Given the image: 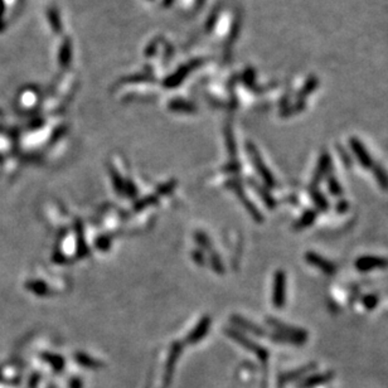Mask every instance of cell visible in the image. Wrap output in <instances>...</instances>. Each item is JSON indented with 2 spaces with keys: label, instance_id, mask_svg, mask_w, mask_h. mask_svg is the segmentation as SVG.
Segmentation results:
<instances>
[{
  "label": "cell",
  "instance_id": "1",
  "mask_svg": "<svg viewBox=\"0 0 388 388\" xmlns=\"http://www.w3.org/2000/svg\"><path fill=\"white\" fill-rule=\"evenodd\" d=\"M272 303L278 309H283L286 303V273L281 270L273 276Z\"/></svg>",
  "mask_w": 388,
  "mask_h": 388
},
{
  "label": "cell",
  "instance_id": "2",
  "mask_svg": "<svg viewBox=\"0 0 388 388\" xmlns=\"http://www.w3.org/2000/svg\"><path fill=\"white\" fill-rule=\"evenodd\" d=\"M354 267L359 272H369L373 270H382L388 267V258L379 257V256L367 255L361 256L354 261Z\"/></svg>",
  "mask_w": 388,
  "mask_h": 388
},
{
  "label": "cell",
  "instance_id": "3",
  "mask_svg": "<svg viewBox=\"0 0 388 388\" xmlns=\"http://www.w3.org/2000/svg\"><path fill=\"white\" fill-rule=\"evenodd\" d=\"M305 260L309 265H311L312 267H315V269H318L325 275L333 276L337 272V265L329 261L328 258L320 256L319 253L309 251V252L305 253Z\"/></svg>",
  "mask_w": 388,
  "mask_h": 388
},
{
  "label": "cell",
  "instance_id": "4",
  "mask_svg": "<svg viewBox=\"0 0 388 388\" xmlns=\"http://www.w3.org/2000/svg\"><path fill=\"white\" fill-rule=\"evenodd\" d=\"M330 169H331V156L325 150V152H323L322 154H320L319 160H318V165H317V168H315L314 175H312L311 188H317V187L319 186L320 181L330 174Z\"/></svg>",
  "mask_w": 388,
  "mask_h": 388
},
{
  "label": "cell",
  "instance_id": "5",
  "mask_svg": "<svg viewBox=\"0 0 388 388\" xmlns=\"http://www.w3.org/2000/svg\"><path fill=\"white\" fill-rule=\"evenodd\" d=\"M248 150H250L251 159H252V163H253V165H255L256 170H257L260 177H261L262 179H264V181H265V183H266L267 187H276L275 178H273V175L271 174V172H270V170L267 169V167L265 165V163H264V161H262L261 156H260L258 152H257V150H256V147L252 146V145H250Z\"/></svg>",
  "mask_w": 388,
  "mask_h": 388
},
{
  "label": "cell",
  "instance_id": "6",
  "mask_svg": "<svg viewBox=\"0 0 388 388\" xmlns=\"http://www.w3.org/2000/svg\"><path fill=\"white\" fill-rule=\"evenodd\" d=\"M267 322H269V324L272 326V328H275L276 330H278V333L284 334V336H287V337L295 338V339H298L301 344H304V343L308 340V333H306L305 330H303V329L294 328V326L287 325V324L279 322V320H276V319H267Z\"/></svg>",
  "mask_w": 388,
  "mask_h": 388
},
{
  "label": "cell",
  "instance_id": "7",
  "mask_svg": "<svg viewBox=\"0 0 388 388\" xmlns=\"http://www.w3.org/2000/svg\"><path fill=\"white\" fill-rule=\"evenodd\" d=\"M349 145H350L352 152H353V154L354 156H356L357 160L359 161L362 168H364V169L372 168L375 161H373L372 156H371L369 153H368V150L365 149L364 145L362 144V141H359L357 138H352L349 140Z\"/></svg>",
  "mask_w": 388,
  "mask_h": 388
},
{
  "label": "cell",
  "instance_id": "8",
  "mask_svg": "<svg viewBox=\"0 0 388 388\" xmlns=\"http://www.w3.org/2000/svg\"><path fill=\"white\" fill-rule=\"evenodd\" d=\"M317 218H318L317 209H311V208L305 209V211L303 212V214L300 216V218L295 222L294 230L301 231V230H305V228H309L312 223L317 220Z\"/></svg>",
  "mask_w": 388,
  "mask_h": 388
},
{
  "label": "cell",
  "instance_id": "9",
  "mask_svg": "<svg viewBox=\"0 0 388 388\" xmlns=\"http://www.w3.org/2000/svg\"><path fill=\"white\" fill-rule=\"evenodd\" d=\"M371 169H372L373 177H375L377 183H378L379 188H381L382 191H388V173H387V170L378 163L373 164V167Z\"/></svg>",
  "mask_w": 388,
  "mask_h": 388
},
{
  "label": "cell",
  "instance_id": "10",
  "mask_svg": "<svg viewBox=\"0 0 388 388\" xmlns=\"http://www.w3.org/2000/svg\"><path fill=\"white\" fill-rule=\"evenodd\" d=\"M310 198H311L312 203L315 205V207H317V209H319V211H322V212L329 211V207H330L329 200L326 199L325 195H324L322 192L318 191V188H310Z\"/></svg>",
  "mask_w": 388,
  "mask_h": 388
},
{
  "label": "cell",
  "instance_id": "11",
  "mask_svg": "<svg viewBox=\"0 0 388 388\" xmlns=\"http://www.w3.org/2000/svg\"><path fill=\"white\" fill-rule=\"evenodd\" d=\"M326 183H328V189L330 192L331 195L334 197H342L343 195V187L339 183V180L337 179V177L334 174H329L326 177Z\"/></svg>",
  "mask_w": 388,
  "mask_h": 388
},
{
  "label": "cell",
  "instance_id": "12",
  "mask_svg": "<svg viewBox=\"0 0 388 388\" xmlns=\"http://www.w3.org/2000/svg\"><path fill=\"white\" fill-rule=\"evenodd\" d=\"M178 354H179V347L175 345L174 349H173V353L170 354V358L168 361V367H167V372H165V384L169 386L170 381H172V376H173V371H174V365L175 362L178 359Z\"/></svg>",
  "mask_w": 388,
  "mask_h": 388
},
{
  "label": "cell",
  "instance_id": "13",
  "mask_svg": "<svg viewBox=\"0 0 388 388\" xmlns=\"http://www.w3.org/2000/svg\"><path fill=\"white\" fill-rule=\"evenodd\" d=\"M253 186H255V189L257 191V193L260 194V197H261V199L264 200V202L267 205V207H269L270 209L275 208L276 207V200L271 197V194H270L269 192H267L266 189L264 188V187H260L257 183H253Z\"/></svg>",
  "mask_w": 388,
  "mask_h": 388
},
{
  "label": "cell",
  "instance_id": "14",
  "mask_svg": "<svg viewBox=\"0 0 388 388\" xmlns=\"http://www.w3.org/2000/svg\"><path fill=\"white\" fill-rule=\"evenodd\" d=\"M234 320H236V323L238 324V325H241L242 328H245V329H247V330H250L251 333L257 334V336H264V334H265V331L262 330V329L260 328V326L255 325V324H252V323H250V322H247V320L241 319V318H236V319H234Z\"/></svg>",
  "mask_w": 388,
  "mask_h": 388
},
{
  "label": "cell",
  "instance_id": "15",
  "mask_svg": "<svg viewBox=\"0 0 388 388\" xmlns=\"http://www.w3.org/2000/svg\"><path fill=\"white\" fill-rule=\"evenodd\" d=\"M330 378H331V373H325V375H317L314 377H309V378L304 382V386L311 387V386H315V384L325 383V382H328Z\"/></svg>",
  "mask_w": 388,
  "mask_h": 388
},
{
  "label": "cell",
  "instance_id": "16",
  "mask_svg": "<svg viewBox=\"0 0 388 388\" xmlns=\"http://www.w3.org/2000/svg\"><path fill=\"white\" fill-rule=\"evenodd\" d=\"M207 329H208V319H206V320H203V322L198 325V328L191 334V337H189V342H197V340H199L200 338H203V336H205Z\"/></svg>",
  "mask_w": 388,
  "mask_h": 388
},
{
  "label": "cell",
  "instance_id": "17",
  "mask_svg": "<svg viewBox=\"0 0 388 388\" xmlns=\"http://www.w3.org/2000/svg\"><path fill=\"white\" fill-rule=\"evenodd\" d=\"M362 305L364 306L367 310H373L377 308L379 303V298L375 294H367L362 298Z\"/></svg>",
  "mask_w": 388,
  "mask_h": 388
},
{
  "label": "cell",
  "instance_id": "18",
  "mask_svg": "<svg viewBox=\"0 0 388 388\" xmlns=\"http://www.w3.org/2000/svg\"><path fill=\"white\" fill-rule=\"evenodd\" d=\"M77 361L80 362L81 364H85L86 367H88V368H96L97 365H99L96 362L94 361V359L87 358L86 356H81V354H78L77 356Z\"/></svg>",
  "mask_w": 388,
  "mask_h": 388
},
{
  "label": "cell",
  "instance_id": "19",
  "mask_svg": "<svg viewBox=\"0 0 388 388\" xmlns=\"http://www.w3.org/2000/svg\"><path fill=\"white\" fill-rule=\"evenodd\" d=\"M348 208H349V203L347 202V200L342 199L338 202L337 205V212L338 213H344V212L348 211Z\"/></svg>",
  "mask_w": 388,
  "mask_h": 388
},
{
  "label": "cell",
  "instance_id": "20",
  "mask_svg": "<svg viewBox=\"0 0 388 388\" xmlns=\"http://www.w3.org/2000/svg\"><path fill=\"white\" fill-rule=\"evenodd\" d=\"M3 16H4V0H0V32H2L3 28H4Z\"/></svg>",
  "mask_w": 388,
  "mask_h": 388
}]
</instances>
